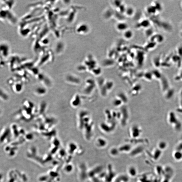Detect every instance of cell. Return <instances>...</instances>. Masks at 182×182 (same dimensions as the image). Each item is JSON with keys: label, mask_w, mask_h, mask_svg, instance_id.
Listing matches in <instances>:
<instances>
[{"label": "cell", "mask_w": 182, "mask_h": 182, "mask_svg": "<svg viewBox=\"0 0 182 182\" xmlns=\"http://www.w3.org/2000/svg\"><path fill=\"white\" fill-rule=\"evenodd\" d=\"M154 42L157 44L158 43H162L164 41V38L162 35L159 34L156 35L154 37Z\"/></svg>", "instance_id": "8992f818"}, {"label": "cell", "mask_w": 182, "mask_h": 182, "mask_svg": "<svg viewBox=\"0 0 182 182\" xmlns=\"http://www.w3.org/2000/svg\"><path fill=\"white\" fill-rule=\"evenodd\" d=\"M116 28L118 31L123 33L129 29V25L126 22L120 21L117 23Z\"/></svg>", "instance_id": "7a4b0ae2"}, {"label": "cell", "mask_w": 182, "mask_h": 182, "mask_svg": "<svg viewBox=\"0 0 182 182\" xmlns=\"http://www.w3.org/2000/svg\"><path fill=\"white\" fill-rule=\"evenodd\" d=\"M10 99V96L8 93L4 89L0 88V101L3 102H7Z\"/></svg>", "instance_id": "3957f363"}, {"label": "cell", "mask_w": 182, "mask_h": 182, "mask_svg": "<svg viewBox=\"0 0 182 182\" xmlns=\"http://www.w3.org/2000/svg\"><path fill=\"white\" fill-rule=\"evenodd\" d=\"M81 101L80 100V97L79 96H77L74 100L72 102L73 106L75 107H77L79 106L80 104Z\"/></svg>", "instance_id": "9c48e42d"}, {"label": "cell", "mask_w": 182, "mask_h": 182, "mask_svg": "<svg viewBox=\"0 0 182 182\" xmlns=\"http://www.w3.org/2000/svg\"><path fill=\"white\" fill-rule=\"evenodd\" d=\"M3 114V111L2 109L0 108V116L2 115Z\"/></svg>", "instance_id": "7c38bea8"}, {"label": "cell", "mask_w": 182, "mask_h": 182, "mask_svg": "<svg viewBox=\"0 0 182 182\" xmlns=\"http://www.w3.org/2000/svg\"><path fill=\"white\" fill-rule=\"evenodd\" d=\"M122 1H114L113 3L114 6L115 7L118 8L120 6L123 4Z\"/></svg>", "instance_id": "30bf717a"}, {"label": "cell", "mask_w": 182, "mask_h": 182, "mask_svg": "<svg viewBox=\"0 0 182 182\" xmlns=\"http://www.w3.org/2000/svg\"><path fill=\"white\" fill-rule=\"evenodd\" d=\"M46 89L42 87H38L35 90L36 93L39 95H43L46 93Z\"/></svg>", "instance_id": "52a82bcc"}, {"label": "cell", "mask_w": 182, "mask_h": 182, "mask_svg": "<svg viewBox=\"0 0 182 182\" xmlns=\"http://www.w3.org/2000/svg\"><path fill=\"white\" fill-rule=\"evenodd\" d=\"M178 53L181 57L182 56V48L181 47L179 48L178 50Z\"/></svg>", "instance_id": "8fae6325"}, {"label": "cell", "mask_w": 182, "mask_h": 182, "mask_svg": "<svg viewBox=\"0 0 182 182\" xmlns=\"http://www.w3.org/2000/svg\"><path fill=\"white\" fill-rule=\"evenodd\" d=\"M135 12L134 8L131 6L127 7L125 14L128 17H132Z\"/></svg>", "instance_id": "5b68a950"}, {"label": "cell", "mask_w": 182, "mask_h": 182, "mask_svg": "<svg viewBox=\"0 0 182 182\" xmlns=\"http://www.w3.org/2000/svg\"><path fill=\"white\" fill-rule=\"evenodd\" d=\"M181 28H182V23H181Z\"/></svg>", "instance_id": "5bb4252c"}, {"label": "cell", "mask_w": 182, "mask_h": 182, "mask_svg": "<svg viewBox=\"0 0 182 182\" xmlns=\"http://www.w3.org/2000/svg\"><path fill=\"white\" fill-rule=\"evenodd\" d=\"M181 36L182 37V33H181Z\"/></svg>", "instance_id": "9a60e30c"}, {"label": "cell", "mask_w": 182, "mask_h": 182, "mask_svg": "<svg viewBox=\"0 0 182 182\" xmlns=\"http://www.w3.org/2000/svg\"><path fill=\"white\" fill-rule=\"evenodd\" d=\"M181 8H182V2L181 3Z\"/></svg>", "instance_id": "4fadbf2b"}, {"label": "cell", "mask_w": 182, "mask_h": 182, "mask_svg": "<svg viewBox=\"0 0 182 182\" xmlns=\"http://www.w3.org/2000/svg\"><path fill=\"white\" fill-rule=\"evenodd\" d=\"M123 36L125 39L130 40L133 37L134 33L132 30L129 28L123 33Z\"/></svg>", "instance_id": "277c9868"}, {"label": "cell", "mask_w": 182, "mask_h": 182, "mask_svg": "<svg viewBox=\"0 0 182 182\" xmlns=\"http://www.w3.org/2000/svg\"><path fill=\"white\" fill-rule=\"evenodd\" d=\"M8 83L12 90L15 93L19 94L23 90V84L20 80L17 79L16 81L14 79H10L8 80Z\"/></svg>", "instance_id": "6da1fadb"}, {"label": "cell", "mask_w": 182, "mask_h": 182, "mask_svg": "<svg viewBox=\"0 0 182 182\" xmlns=\"http://www.w3.org/2000/svg\"><path fill=\"white\" fill-rule=\"evenodd\" d=\"M140 25L142 27L147 28L150 26V23L148 20L144 19L142 21L141 23H140Z\"/></svg>", "instance_id": "ba28073f"}]
</instances>
